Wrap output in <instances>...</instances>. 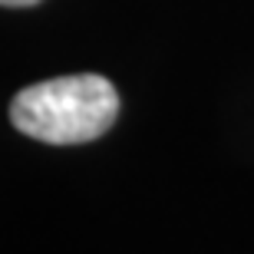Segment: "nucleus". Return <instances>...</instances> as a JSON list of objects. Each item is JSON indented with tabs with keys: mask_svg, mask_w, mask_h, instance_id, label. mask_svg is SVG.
Masks as SVG:
<instances>
[{
	"mask_svg": "<svg viewBox=\"0 0 254 254\" xmlns=\"http://www.w3.org/2000/svg\"><path fill=\"white\" fill-rule=\"evenodd\" d=\"M119 116V93L106 76L76 73L20 89L10 103V123L23 135L50 145L99 139Z\"/></svg>",
	"mask_w": 254,
	"mask_h": 254,
	"instance_id": "obj_1",
	"label": "nucleus"
},
{
	"mask_svg": "<svg viewBox=\"0 0 254 254\" xmlns=\"http://www.w3.org/2000/svg\"><path fill=\"white\" fill-rule=\"evenodd\" d=\"M40 0H0V7H33Z\"/></svg>",
	"mask_w": 254,
	"mask_h": 254,
	"instance_id": "obj_2",
	"label": "nucleus"
}]
</instances>
